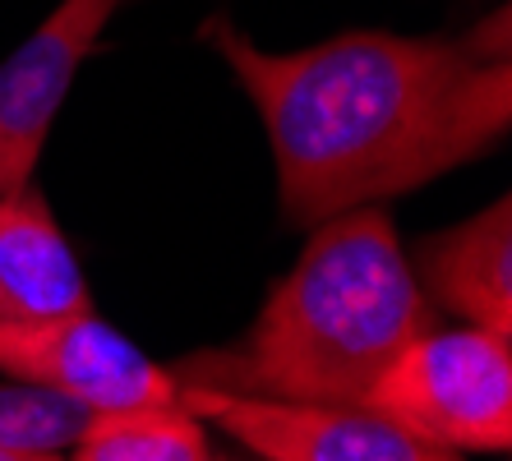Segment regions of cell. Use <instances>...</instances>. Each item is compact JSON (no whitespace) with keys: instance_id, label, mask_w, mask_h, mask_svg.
Masks as SVG:
<instances>
[{"instance_id":"1","label":"cell","mask_w":512,"mask_h":461,"mask_svg":"<svg viewBox=\"0 0 512 461\" xmlns=\"http://www.w3.org/2000/svg\"><path fill=\"white\" fill-rule=\"evenodd\" d=\"M203 42L268 130L286 226L420 190L512 130V65L466 37L342 33L305 51H263L231 19H208Z\"/></svg>"},{"instance_id":"2","label":"cell","mask_w":512,"mask_h":461,"mask_svg":"<svg viewBox=\"0 0 512 461\" xmlns=\"http://www.w3.org/2000/svg\"><path fill=\"white\" fill-rule=\"evenodd\" d=\"M310 231L296 268L263 300L250 337L231 351L185 355L171 369L180 388L365 406L383 369L434 328V305L383 203L351 208Z\"/></svg>"},{"instance_id":"3","label":"cell","mask_w":512,"mask_h":461,"mask_svg":"<svg viewBox=\"0 0 512 461\" xmlns=\"http://www.w3.org/2000/svg\"><path fill=\"white\" fill-rule=\"evenodd\" d=\"M365 406L443 452L512 448V337L425 328L379 374Z\"/></svg>"},{"instance_id":"4","label":"cell","mask_w":512,"mask_h":461,"mask_svg":"<svg viewBox=\"0 0 512 461\" xmlns=\"http://www.w3.org/2000/svg\"><path fill=\"white\" fill-rule=\"evenodd\" d=\"M180 402L263 461H462V452L406 434L374 406L263 402L217 388H180Z\"/></svg>"},{"instance_id":"5","label":"cell","mask_w":512,"mask_h":461,"mask_svg":"<svg viewBox=\"0 0 512 461\" xmlns=\"http://www.w3.org/2000/svg\"><path fill=\"white\" fill-rule=\"evenodd\" d=\"M0 374L47 383L97 411L180 402L176 374L139 351L120 328L102 323L93 309L28 328H0Z\"/></svg>"},{"instance_id":"6","label":"cell","mask_w":512,"mask_h":461,"mask_svg":"<svg viewBox=\"0 0 512 461\" xmlns=\"http://www.w3.org/2000/svg\"><path fill=\"white\" fill-rule=\"evenodd\" d=\"M120 0H60L28 42L0 60V199L28 190L70 83Z\"/></svg>"},{"instance_id":"7","label":"cell","mask_w":512,"mask_h":461,"mask_svg":"<svg viewBox=\"0 0 512 461\" xmlns=\"http://www.w3.org/2000/svg\"><path fill=\"white\" fill-rule=\"evenodd\" d=\"M416 282L434 309L512 337V203L508 194L453 231L416 245Z\"/></svg>"},{"instance_id":"8","label":"cell","mask_w":512,"mask_h":461,"mask_svg":"<svg viewBox=\"0 0 512 461\" xmlns=\"http://www.w3.org/2000/svg\"><path fill=\"white\" fill-rule=\"evenodd\" d=\"M93 309L88 277L42 190L0 199V328H28Z\"/></svg>"},{"instance_id":"9","label":"cell","mask_w":512,"mask_h":461,"mask_svg":"<svg viewBox=\"0 0 512 461\" xmlns=\"http://www.w3.org/2000/svg\"><path fill=\"white\" fill-rule=\"evenodd\" d=\"M213 425L185 402L102 411L74 443V461H208Z\"/></svg>"},{"instance_id":"10","label":"cell","mask_w":512,"mask_h":461,"mask_svg":"<svg viewBox=\"0 0 512 461\" xmlns=\"http://www.w3.org/2000/svg\"><path fill=\"white\" fill-rule=\"evenodd\" d=\"M97 406L47 383H0V448L5 452H65L88 434Z\"/></svg>"},{"instance_id":"11","label":"cell","mask_w":512,"mask_h":461,"mask_svg":"<svg viewBox=\"0 0 512 461\" xmlns=\"http://www.w3.org/2000/svg\"><path fill=\"white\" fill-rule=\"evenodd\" d=\"M0 461H60V452H5L0 448Z\"/></svg>"},{"instance_id":"12","label":"cell","mask_w":512,"mask_h":461,"mask_svg":"<svg viewBox=\"0 0 512 461\" xmlns=\"http://www.w3.org/2000/svg\"><path fill=\"white\" fill-rule=\"evenodd\" d=\"M208 461H245V457H217V452H213V457H208ZM254 461H263V457H254Z\"/></svg>"}]
</instances>
